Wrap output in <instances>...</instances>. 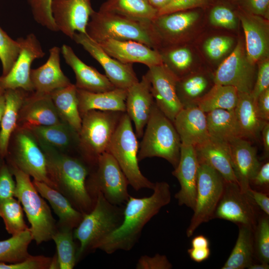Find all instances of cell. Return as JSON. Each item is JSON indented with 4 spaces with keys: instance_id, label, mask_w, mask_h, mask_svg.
Returning a JSON list of instances; mask_svg holds the SVG:
<instances>
[{
    "instance_id": "cell-46",
    "label": "cell",
    "mask_w": 269,
    "mask_h": 269,
    "mask_svg": "<svg viewBox=\"0 0 269 269\" xmlns=\"http://www.w3.org/2000/svg\"><path fill=\"white\" fill-rule=\"evenodd\" d=\"M234 40L230 36L215 35L207 38L203 45V50L212 61H218L233 50Z\"/></svg>"
},
{
    "instance_id": "cell-2",
    "label": "cell",
    "mask_w": 269,
    "mask_h": 269,
    "mask_svg": "<svg viewBox=\"0 0 269 269\" xmlns=\"http://www.w3.org/2000/svg\"><path fill=\"white\" fill-rule=\"evenodd\" d=\"M48 163L54 189L62 193L83 214L89 213L94 200L86 187L90 166L81 157L41 147Z\"/></svg>"
},
{
    "instance_id": "cell-49",
    "label": "cell",
    "mask_w": 269,
    "mask_h": 269,
    "mask_svg": "<svg viewBox=\"0 0 269 269\" xmlns=\"http://www.w3.org/2000/svg\"><path fill=\"white\" fill-rule=\"evenodd\" d=\"M52 258L44 256H31L15 263L0 262V269H50Z\"/></svg>"
},
{
    "instance_id": "cell-36",
    "label": "cell",
    "mask_w": 269,
    "mask_h": 269,
    "mask_svg": "<svg viewBox=\"0 0 269 269\" xmlns=\"http://www.w3.org/2000/svg\"><path fill=\"white\" fill-rule=\"evenodd\" d=\"M206 116L208 133L212 139L228 143L241 137L234 110L216 109Z\"/></svg>"
},
{
    "instance_id": "cell-6",
    "label": "cell",
    "mask_w": 269,
    "mask_h": 269,
    "mask_svg": "<svg viewBox=\"0 0 269 269\" xmlns=\"http://www.w3.org/2000/svg\"><path fill=\"white\" fill-rule=\"evenodd\" d=\"M8 166L15 179L14 197L26 213L33 240L39 245L52 240L57 224L49 206L35 189L29 175L15 167Z\"/></svg>"
},
{
    "instance_id": "cell-50",
    "label": "cell",
    "mask_w": 269,
    "mask_h": 269,
    "mask_svg": "<svg viewBox=\"0 0 269 269\" xmlns=\"http://www.w3.org/2000/svg\"><path fill=\"white\" fill-rule=\"evenodd\" d=\"M12 175L6 163L0 165V203L14 197L16 182Z\"/></svg>"
},
{
    "instance_id": "cell-17",
    "label": "cell",
    "mask_w": 269,
    "mask_h": 269,
    "mask_svg": "<svg viewBox=\"0 0 269 269\" xmlns=\"http://www.w3.org/2000/svg\"><path fill=\"white\" fill-rule=\"evenodd\" d=\"M51 10L58 31L72 39L77 33L86 34L94 11L91 0H52Z\"/></svg>"
},
{
    "instance_id": "cell-63",
    "label": "cell",
    "mask_w": 269,
    "mask_h": 269,
    "mask_svg": "<svg viewBox=\"0 0 269 269\" xmlns=\"http://www.w3.org/2000/svg\"><path fill=\"white\" fill-rule=\"evenodd\" d=\"M249 269H269V264L261 263L259 264H254L252 263L248 268Z\"/></svg>"
},
{
    "instance_id": "cell-32",
    "label": "cell",
    "mask_w": 269,
    "mask_h": 269,
    "mask_svg": "<svg viewBox=\"0 0 269 269\" xmlns=\"http://www.w3.org/2000/svg\"><path fill=\"white\" fill-rule=\"evenodd\" d=\"M240 136L248 140H257L266 123L259 116L256 101L250 94L239 92L234 110Z\"/></svg>"
},
{
    "instance_id": "cell-48",
    "label": "cell",
    "mask_w": 269,
    "mask_h": 269,
    "mask_svg": "<svg viewBox=\"0 0 269 269\" xmlns=\"http://www.w3.org/2000/svg\"><path fill=\"white\" fill-rule=\"evenodd\" d=\"M239 17L230 7L224 4L214 6L209 13V21L213 25L227 29L237 28Z\"/></svg>"
},
{
    "instance_id": "cell-56",
    "label": "cell",
    "mask_w": 269,
    "mask_h": 269,
    "mask_svg": "<svg viewBox=\"0 0 269 269\" xmlns=\"http://www.w3.org/2000/svg\"><path fill=\"white\" fill-rule=\"evenodd\" d=\"M256 106L259 117L264 121L269 120V88L263 92L256 100Z\"/></svg>"
},
{
    "instance_id": "cell-16",
    "label": "cell",
    "mask_w": 269,
    "mask_h": 269,
    "mask_svg": "<svg viewBox=\"0 0 269 269\" xmlns=\"http://www.w3.org/2000/svg\"><path fill=\"white\" fill-rule=\"evenodd\" d=\"M195 10H181L157 15L151 21L159 47L184 43L190 30L199 22ZM158 48V49H159Z\"/></svg>"
},
{
    "instance_id": "cell-30",
    "label": "cell",
    "mask_w": 269,
    "mask_h": 269,
    "mask_svg": "<svg viewBox=\"0 0 269 269\" xmlns=\"http://www.w3.org/2000/svg\"><path fill=\"white\" fill-rule=\"evenodd\" d=\"M214 84V73L199 69L177 79L176 92L183 108L197 106Z\"/></svg>"
},
{
    "instance_id": "cell-19",
    "label": "cell",
    "mask_w": 269,
    "mask_h": 269,
    "mask_svg": "<svg viewBox=\"0 0 269 269\" xmlns=\"http://www.w3.org/2000/svg\"><path fill=\"white\" fill-rule=\"evenodd\" d=\"M50 94L27 93L20 109L17 127L29 129L64 123Z\"/></svg>"
},
{
    "instance_id": "cell-38",
    "label": "cell",
    "mask_w": 269,
    "mask_h": 269,
    "mask_svg": "<svg viewBox=\"0 0 269 269\" xmlns=\"http://www.w3.org/2000/svg\"><path fill=\"white\" fill-rule=\"evenodd\" d=\"M157 50L163 64L177 79L196 69L193 68V54L184 43L162 46Z\"/></svg>"
},
{
    "instance_id": "cell-42",
    "label": "cell",
    "mask_w": 269,
    "mask_h": 269,
    "mask_svg": "<svg viewBox=\"0 0 269 269\" xmlns=\"http://www.w3.org/2000/svg\"><path fill=\"white\" fill-rule=\"evenodd\" d=\"M33 240L30 228L8 239L0 241V262L15 263L28 258V247Z\"/></svg>"
},
{
    "instance_id": "cell-24",
    "label": "cell",
    "mask_w": 269,
    "mask_h": 269,
    "mask_svg": "<svg viewBox=\"0 0 269 269\" xmlns=\"http://www.w3.org/2000/svg\"><path fill=\"white\" fill-rule=\"evenodd\" d=\"M98 43L109 55L123 63H139L148 68L163 63L157 50L136 41L107 39Z\"/></svg>"
},
{
    "instance_id": "cell-12",
    "label": "cell",
    "mask_w": 269,
    "mask_h": 269,
    "mask_svg": "<svg viewBox=\"0 0 269 269\" xmlns=\"http://www.w3.org/2000/svg\"><path fill=\"white\" fill-rule=\"evenodd\" d=\"M255 64L249 60L245 43L239 40L214 73L216 84L235 87L240 93L251 94L255 82Z\"/></svg>"
},
{
    "instance_id": "cell-13",
    "label": "cell",
    "mask_w": 269,
    "mask_h": 269,
    "mask_svg": "<svg viewBox=\"0 0 269 269\" xmlns=\"http://www.w3.org/2000/svg\"><path fill=\"white\" fill-rule=\"evenodd\" d=\"M21 44L19 55L9 72L0 76V91L20 89L34 91L30 79L31 66L34 60L45 55L38 39L33 33L18 38Z\"/></svg>"
},
{
    "instance_id": "cell-14",
    "label": "cell",
    "mask_w": 269,
    "mask_h": 269,
    "mask_svg": "<svg viewBox=\"0 0 269 269\" xmlns=\"http://www.w3.org/2000/svg\"><path fill=\"white\" fill-rule=\"evenodd\" d=\"M255 206L237 183L225 180L223 191L213 219L225 220L238 225L250 226L254 230L258 221Z\"/></svg>"
},
{
    "instance_id": "cell-5",
    "label": "cell",
    "mask_w": 269,
    "mask_h": 269,
    "mask_svg": "<svg viewBox=\"0 0 269 269\" xmlns=\"http://www.w3.org/2000/svg\"><path fill=\"white\" fill-rule=\"evenodd\" d=\"M139 145L138 161L158 157L166 160L175 168L178 165L181 142L170 121L157 107L153 106Z\"/></svg>"
},
{
    "instance_id": "cell-43",
    "label": "cell",
    "mask_w": 269,
    "mask_h": 269,
    "mask_svg": "<svg viewBox=\"0 0 269 269\" xmlns=\"http://www.w3.org/2000/svg\"><path fill=\"white\" fill-rule=\"evenodd\" d=\"M23 209L20 201L14 197L0 203V217L7 232L15 235L29 229L24 220Z\"/></svg>"
},
{
    "instance_id": "cell-22",
    "label": "cell",
    "mask_w": 269,
    "mask_h": 269,
    "mask_svg": "<svg viewBox=\"0 0 269 269\" xmlns=\"http://www.w3.org/2000/svg\"><path fill=\"white\" fill-rule=\"evenodd\" d=\"M245 33V46L250 62L256 64L268 58L269 24L267 19L241 9L237 13Z\"/></svg>"
},
{
    "instance_id": "cell-23",
    "label": "cell",
    "mask_w": 269,
    "mask_h": 269,
    "mask_svg": "<svg viewBox=\"0 0 269 269\" xmlns=\"http://www.w3.org/2000/svg\"><path fill=\"white\" fill-rule=\"evenodd\" d=\"M228 144L238 185L245 193L262 165L257 157V149L250 140L242 137L236 138Z\"/></svg>"
},
{
    "instance_id": "cell-18",
    "label": "cell",
    "mask_w": 269,
    "mask_h": 269,
    "mask_svg": "<svg viewBox=\"0 0 269 269\" xmlns=\"http://www.w3.org/2000/svg\"><path fill=\"white\" fill-rule=\"evenodd\" d=\"M146 73L156 105L173 122L183 108L176 92L177 78L163 63L149 67Z\"/></svg>"
},
{
    "instance_id": "cell-55",
    "label": "cell",
    "mask_w": 269,
    "mask_h": 269,
    "mask_svg": "<svg viewBox=\"0 0 269 269\" xmlns=\"http://www.w3.org/2000/svg\"><path fill=\"white\" fill-rule=\"evenodd\" d=\"M245 193L256 206L260 208L266 215H269V198L266 193L257 191L251 187Z\"/></svg>"
},
{
    "instance_id": "cell-8",
    "label": "cell",
    "mask_w": 269,
    "mask_h": 269,
    "mask_svg": "<svg viewBox=\"0 0 269 269\" xmlns=\"http://www.w3.org/2000/svg\"><path fill=\"white\" fill-rule=\"evenodd\" d=\"M132 126V121L124 113L109 144L107 152L115 159L125 174L129 183L136 191L153 190L155 183L141 172L137 158L139 144Z\"/></svg>"
},
{
    "instance_id": "cell-33",
    "label": "cell",
    "mask_w": 269,
    "mask_h": 269,
    "mask_svg": "<svg viewBox=\"0 0 269 269\" xmlns=\"http://www.w3.org/2000/svg\"><path fill=\"white\" fill-rule=\"evenodd\" d=\"M33 184L39 194L46 199L59 218L58 226L75 229L83 214L76 209L62 193L46 183L33 179Z\"/></svg>"
},
{
    "instance_id": "cell-62",
    "label": "cell",
    "mask_w": 269,
    "mask_h": 269,
    "mask_svg": "<svg viewBox=\"0 0 269 269\" xmlns=\"http://www.w3.org/2000/svg\"><path fill=\"white\" fill-rule=\"evenodd\" d=\"M5 104L4 91H0V124L5 109Z\"/></svg>"
},
{
    "instance_id": "cell-57",
    "label": "cell",
    "mask_w": 269,
    "mask_h": 269,
    "mask_svg": "<svg viewBox=\"0 0 269 269\" xmlns=\"http://www.w3.org/2000/svg\"><path fill=\"white\" fill-rule=\"evenodd\" d=\"M251 184L258 186H267L269 184V162L261 165L257 173L252 180Z\"/></svg>"
},
{
    "instance_id": "cell-52",
    "label": "cell",
    "mask_w": 269,
    "mask_h": 269,
    "mask_svg": "<svg viewBox=\"0 0 269 269\" xmlns=\"http://www.w3.org/2000/svg\"><path fill=\"white\" fill-rule=\"evenodd\" d=\"M172 265L166 256L157 254L153 257L141 256L136 265L137 269H170Z\"/></svg>"
},
{
    "instance_id": "cell-21",
    "label": "cell",
    "mask_w": 269,
    "mask_h": 269,
    "mask_svg": "<svg viewBox=\"0 0 269 269\" xmlns=\"http://www.w3.org/2000/svg\"><path fill=\"white\" fill-rule=\"evenodd\" d=\"M127 90L126 113L134 123L136 137L141 138L155 103L147 73Z\"/></svg>"
},
{
    "instance_id": "cell-61",
    "label": "cell",
    "mask_w": 269,
    "mask_h": 269,
    "mask_svg": "<svg viewBox=\"0 0 269 269\" xmlns=\"http://www.w3.org/2000/svg\"><path fill=\"white\" fill-rule=\"evenodd\" d=\"M149 3L158 11L167 5L172 0H147Z\"/></svg>"
},
{
    "instance_id": "cell-53",
    "label": "cell",
    "mask_w": 269,
    "mask_h": 269,
    "mask_svg": "<svg viewBox=\"0 0 269 269\" xmlns=\"http://www.w3.org/2000/svg\"><path fill=\"white\" fill-rule=\"evenodd\" d=\"M210 0H172L158 11L157 15L173 12L190 10L207 4Z\"/></svg>"
},
{
    "instance_id": "cell-39",
    "label": "cell",
    "mask_w": 269,
    "mask_h": 269,
    "mask_svg": "<svg viewBox=\"0 0 269 269\" xmlns=\"http://www.w3.org/2000/svg\"><path fill=\"white\" fill-rule=\"evenodd\" d=\"M99 10L150 21L158 14V10L147 0H107L101 5Z\"/></svg>"
},
{
    "instance_id": "cell-64",
    "label": "cell",
    "mask_w": 269,
    "mask_h": 269,
    "mask_svg": "<svg viewBox=\"0 0 269 269\" xmlns=\"http://www.w3.org/2000/svg\"><path fill=\"white\" fill-rule=\"evenodd\" d=\"M4 162V159L0 155V165Z\"/></svg>"
},
{
    "instance_id": "cell-45",
    "label": "cell",
    "mask_w": 269,
    "mask_h": 269,
    "mask_svg": "<svg viewBox=\"0 0 269 269\" xmlns=\"http://www.w3.org/2000/svg\"><path fill=\"white\" fill-rule=\"evenodd\" d=\"M254 250L261 263H269V216L258 220L254 231Z\"/></svg>"
},
{
    "instance_id": "cell-1",
    "label": "cell",
    "mask_w": 269,
    "mask_h": 269,
    "mask_svg": "<svg viewBox=\"0 0 269 269\" xmlns=\"http://www.w3.org/2000/svg\"><path fill=\"white\" fill-rule=\"evenodd\" d=\"M153 193L148 197L135 198L130 196L123 211V218L119 226L101 240L95 250L108 254L118 250L129 251L137 242L144 226L171 201L169 185L157 182Z\"/></svg>"
},
{
    "instance_id": "cell-60",
    "label": "cell",
    "mask_w": 269,
    "mask_h": 269,
    "mask_svg": "<svg viewBox=\"0 0 269 269\" xmlns=\"http://www.w3.org/2000/svg\"><path fill=\"white\" fill-rule=\"evenodd\" d=\"M192 248H204L209 247V241L204 235H200L194 237L191 241Z\"/></svg>"
},
{
    "instance_id": "cell-44",
    "label": "cell",
    "mask_w": 269,
    "mask_h": 269,
    "mask_svg": "<svg viewBox=\"0 0 269 269\" xmlns=\"http://www.w3.org/2000/svg\"><path fill=\"white\" fill-rule=\"evenodd\" d=\"M21 50L17 39L14 40L0 27V60L2 64V76L6 75L16 62Z\"/></svg>"
},
{
    "instance_id": "cell-7",
    "label": "cell",
    "mask_w": 269,
    "mask_h": 269,
    "mask_svg": "<svg viewBox=\"0 0 269 269\" xmlns=\"http://www.w3.org/2000/svg\"><path fill=\"white\" fill-rule=\"evenodd\" d=\"M124 112L91 110L82 116L78 151L81 158L94 166L108 148Z\"/></svg>"
},
{
    "instance_id": "cell-3",
    "label": "cell",
    "mask_w": 269,
    "mask_h": 269,
    "mask_svg": "<svg viewBox=\"0 0 269 269\" xmlns=\"http://www.w3.org/2000/svg\"><path fill=\"white\" fill-rule=\"evenodd\" d=\"M87 35L99 43L107 39L132 40L157 50L159 44L151 21L135 19L99 10L94 11L86 28Z\"/></svg>"
},
{
    "instance_id": "cell-54",
    "label": "cell",
    "mask_w": 269,
    "mask_h": 269,
    "mask_svg": "<svg viewBox=\"0 0 269 269\" xmlns=\"http://www.w3.org/2000/svg\"><path fill=\"white\" fill-rule=\"evenodd\" d=\"M241 9L248 13L269 17V0H240Z\"/></svg>"
},
{
    "instance_id": "cell-59",
    "label": "cell",
    "mask_w": 269,
    "mask_h": 269,
    "mask_svg": "<svg viewBox=\"0 0 269 269\" xmlns=\"http://www.w3.org/2000/svg\"><path fill=\"white\" fill-rule=\"evenodd\" d=\"M264 146V156L266 158L269 157V123L266 122L264 125L261 133Z\"/></svg>"
},
{
    "instance_id": "cell-26",
    "label": "cell",
    "mask_w": 269,
    "mask_h": 269,
    "mask_svg": "<svg viewBox=\"0 0 269 269\" xmlns=\"http://www.w3.org/2000/svg\"><path fill=\"white\" fill-rule=\"evenodd\" d=\"M173 123L182 144L198 146L210 138L206 116L197 106L183 108Z\"/></svg>"
},
{
    "instance_id": "cell-40",
    "label": "cell",
    "mask_w": 269,
    "mask_h": 269,
    "mask_svg": "<svg viewBox=\"0 0 269 269\" xmlns=\"http://www.w3.org/2000/svg\"><path fill=\"white\" fill-rule=\"evenodd\" d=\"M238 94L237 89L233 86L215 84L197 106L205 113L216 109L234 110Z\"/></svg>"
},
{
    "instance_id": "cell-4",
    "label": "cell",
    "mask_w": 269,
    "mask_h": 269,
    "mask_svg": "<svg viewBox=\"0 0 269 269\" xmlns=\"http://www.w3.org/2000/svg\"><path fill=\"white\" fill-rule=\"evenodd\" d=\"M124 209L108 202L101 193L95 199L92 210L83 214L74 230L73 236L80 243L77 262L87 252L95 250L97 244L117 228L122 222Z\"/></svg>"
},
{
    "instance_id": "cell-20",
    "label": "cell",
    "mask_w": 269,
    "mask_h": 269,
    "mask_svg": "<svg viewBox=\"0 0 269 269\" xmlns=\"http://www.w3.org/2000/svg\"><path fill=\"white\" fill-rule=\"evenodd\" d=\"M198 166L195 147L181 143L179 160L172 172L180 186L175 198L179 205H185L193 210L196 202Z\"/></svg>"
},
{
    "instance_id": "cell-10",
    "label": "cell",
    "mask_w": 269,
    "mask_h": 269,
    "mask_svg": "<svg viewBox=\"0 0 269 269\" xmlns=\"http://www.w3.org/2000/svg\"><path fill=\"white\" fill-rule=\"evenodd\" d=\"M94 169L90 170L87 178L86 187L95 201L98 193L115 205H121L128 200L130 194L127 178L117 161L108 152L101 155Z\"/></svg>"
},
{
    "instance_id": "cell-15",
    "label": "cell",
    "mask_w": 269,
    "mask_h": 269,
    "mask_svg": "<svg viewBox=\"0 0 269 269\" xmlns=\"http://www.w3.org/2000/svg\"><path fill=\"white\" fill-rule=\"evenodd\" d=\"M72 39L100 64L106 76L116 88L128 90L138 82L132 64L123 63L112 57L86 34L77 32Z\"/></svg>"
},
{
    "instance_id": "cell-51",
    "label": "cell",
    "mask_w": 269,
    "mask_h": 269,
    "mask_svg": "<svg viewBox=\"0 0 269 269\" xmlns=\"http://www.w3.org/2000/svg\"><path fill=\"white\" fill-rule=\"evenodd\" d=\"M269 88V61L266 58L260 61L255 82L251 95L256 101L258 96Z\"/></svg>"
},
{
    "instance_id": "cell-25",
    "label": "cell",
    "mask_w": 269,
    "mask_h": 269,
    "mask_svg": "<svg viewBox=\"0 0 269 269\" xmlns=\"http://www.w3.org/2000/svg\"><path fill=\"white\" fill-rule=\"evenodd\" d=\"M60 52L59 47H52L49 50V57L46 62L37 68L31 69L30 79L33 92L50 94L72 84L61 68Z\"/></svg>"
},
{
    "instance_id": "cell-28",
    "label": "cell",
    "mask_w": 269,
    "mask_h": 269,
    "mask_svg": "<svg viewBox=\"0 0 269 269\" xmlns=\"http://www.w3.org/2000/svg\"><path fill=\"white\" fill-rule=\"evenodd\" d=\"M27 129L30 131L42 147L68 154L75 149L78 151V133L66 123Z\"/></svg>"
},
{
    "instance_id": "cell-34",
    "label": "cell",
    "mask_w": 269,
    "mask_h": 269,
    "mask_svg": "<svg viewBox=\"0 0 269 269\" xmlns=\"http://www.w3.org/2000/svg\"><path fill=\"white\" fill-rule=\"evenodd\" d=\"M28 93L20 89L4 91L5 109L0 124V155L3 159L7 153L10 137L17 126L20 109Z\"/></svg>"
},
{
    "instance_id": "cell-29",
    "label": "cell",
    "mask_w": 269,
    "mask_h": 269,
    "mask_svg": "<svg viewBox=\"0 0 269 269\" xmlns=\"http://www.w3.org/2000/svg\"><path fill=\"white\" fill-rule=\"evenodd\" d=\"M194 147L199 163L205 164L214 169L226 181L238 184L232 167L228 143L210 137Z\"/></svg>"
},
{
    "instance_id": "cell-31",
    "label": "cell",
    "mask_w": 269,
    "mask_h": 269,
    "mask_svg": "<svg viewBox=\"0 0 269 269\" xmlns=\"http://www.w3.org/2000/svg\"><path fill=\"white\" fill-rule=\"evenodd\" d=\"M127 92L126 89L117 88L99 93L77 89L78 109L81 116L93 110L126 112Z\"/></svg>"
},
{
    "instance_id": "cell-37",
    "label": "cell",
    "mask_w": 269,
    "mask_h": 269,
    "mask_svg": "<svg viewBox=\"0 0 269 269\" xmlns=\"http://www.w3.org/2000/svg\"><path fill=\"white\" fill-rule=\"evenodd\" d=\"M239 226L237 241L222 269H244L253 263L254 253V229L246 225Z\"/></svg>"
},
{
    "instance_id": "cell-27",
    "label": "cell",
    "mask_w": 269,
    "mask_h": 269,
    "mask_svg": "<svg viewBox=\"0 0 269 269\" xmlns=\"http://www.w3.org/2000/svg\"><path fill=\"white\" fill-rule=\"evenodd\" d=\"M61 52L64 60L75 74L77 89L89 92L99 93L112 90L116 88L106 75L98 71L94 67L83 62L69 45L63 44Z\"/></svg>"
},
{
    "instance_id": "cell-58",
    "label": "cell",
    "mask_w": 269,
    "mask_h": 269,
    "mask_svg": "<svg viewBox=\"0 0 269 269\" xmlns=\"http://www.w3.org/2000/svg\"><path fill=\"white\" fill-rule=\"evenodd\" d=\"M187 252L191 259L197 263H201L207 260L211 253L209 247L204 248L192 247L188 250Z\"/></svg>"
},
{
    "instance_id": "cell-9",
    "label": "cell",
    "mask_w": 269,
    "mask_h": 269,
    "mask_svg": "<svg viewBox=\"0 0 269 269\" xmlns=\"http://www.w3.org/2000/svg\"><path fill=\"white\" fill-rule=\"evenodd\" d=\"M5 158L8 165L15 167L33 179L54 188L46 155L28 129L16 127L10 137Z\"/></svg>"
},
{
    "instance_id": "cell-47",
    "label": "cell",
    "mask_w": 269,
    "mask_h": 269,
    "mask_svg": "<svg viewBox=\"0 0 269 269\" xmlns=\"http://www.w3.org/2000/svg\"><path fill=\"white\" fill-rule=\"evenodd\" d=\"M52 0H27L33 17L40 25L52 31H58L51 10Z\"/></svg>"
},
{
    "instance_id": "cell-35",
    "label": "cell",
    "mask_w": 269,
    "mask_h": 269,
    "mask_svg": "<svg viewBox=\"0 0 269 269\" xmlns=\"http://www.w3.org/2000/svg\"><path fill=\"white\" fill-rule=\"evenodd\" d=\"M77 89L75 85L71 84L52 92L50 96L62 120L79 133L82 118L78 109Z\"/></svg>"
},
{
    "instance_id": "cell-11",
    "label": "cell",
    "mask_w": 269,
    "mask_h": 269,
    "mask_svg": "<svg viewBox=\"0 0 269 269\" xmlns=\"http://www.w3.org/2000/svg\"><path fill=\"white\" fill-rule=\"evenodd\" d=\"M225 180L210 166L199 163L197 178V192L194 213L186 230L188 237L193 235L202 223L213 219L222 196Z\"/></svg>"
},
{
    "instance_id": "cell-41",
    "label": "cell",
    "mask_w": 269,
    "mask_h": 269,
    "mask_svg": "<svg viewBox=\"0 0 269 269\" xmlns=\"http://www.w3.org/2000/svg\"><path fill=\"white\" fill-rule=\"evenodd\" d=\"M73 230L57 225V229L52 237L56 246L59 269H72L77 262Z\"/></svg>"
}]
</instances>
